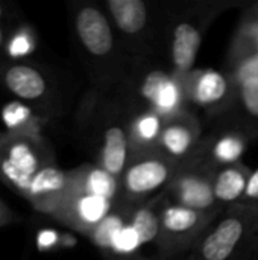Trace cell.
Wrapping results in <instances>:
<instances>
[{
    "label": "cell",
    "instance_id": "cell-12",
    "mask_svg": "<svg viewBox=\"0 0 258 260\" xmlns=\"http://www.w3.org/2000/svg\"><path fill=\"white\" fill-rule=\"evenodd\" d=\"M179 200L184 207L193 210H204L214 201V192L210 183L196 177H187L179 183Z\"/></svg>",
    "mask_w": 258,
    "mask_h": 260
},
{
    "label": "cell",
    "instance_id": "cell-20",
    "mask_svg": "<svg viewBox=\"0 0 258 260\" xmlns=\"http://www.w3.org/2000/svg\"><path fill=\"white\" fill-rule=\"evenodd\" d=\"M123 227V222L116 215H108L97 227L93 229V239L102 248H111L114 235Z\"/></svg>",
    "mask_w": 258,
    "mask_h": 260
},
{
    "label": "cell",
    "instance_id": "cell-21",
    "mask_svg": "<svg viewBox=\"0 0 258 260\" xmlns=\"http://www.w3.org/2000/svg\"><path fill=\"white\" fill-rule=\"evenodd\" d=\"M141 245V241L137 235V232L134 230V227L129 224V225H123L113 238V242H111V248L117 253H123V254H128V253H132L135 251L138 247Z\"/></svg>",
    "mask_w": 258,
    "mask_h": 260
},
{
    "label": "cell",
    "instance_id": "cell-19",
    "mask_svg": "<svg viewBox=\"0 0 258 260\" xmlns=\"http://www.w3.org/2000/svg\"><path fill=\"white\" fill-rule=\"evenodd\" d=\"M243 142L236 136L222 137L214 146V155L222 163H233L243 154Z\"/></svg>",
    "mask_w": 258,
    "mask_h": 260
},
{
    "label": "cell",
    "instance_id": "cell-26",
    "mask_svg": "<svg viewBox=\"0 0 258 260\" xmlns=\"http://www.w3.org/2000/svg\"><path fill=\"white\" fill-rule=\"evenodd\" d=\"M246 197L258 200V169L249 177V180L246 181V189H245Z\"/></svg>",
    "mask_w": 258,
    "mask_h": 260
},
{
    "label": "cell",
    "instance_id": "cell-22",
    "mask_svg": "<svg viewBox=\"0 0 258 260\" xmlns=\"http://www.w3.org/2000/svg\"><path fill=\"white\" fill-rule=\"evenodd\" d=\"M242 102L251 116L258 117V75H251L243 81Z\"/></svg>",
    "mask_w": 258,
    "mask_h": 260
},
{
    "label": "cell",
    "instance_id": "cell-5",
    "mask_svg": "<svg viewBox=\"0 0 258 260\" xmlns=\"http://www.w3.org/2000/svg\"><path fill=\"white\" fill-rule=\"evenodd\" d=\"M169 178V168L161 160H141L125 174L126 190L132 195H146L160 189Z\"/></svg>",
    "mask_w": 258,
    "mask_h": 260
},
{
    "label": "cell",
    "instance_id": "cell-6",
    "mask_svg": "<svg viewBox=\"0 0 258 260\" xmlns=\"http://www.w3.org/2000/svg\"><path fill=\"white\" fill-rule=\"evenodd\" d=\"M5 133L27 137H41L43 119L27 104L21 101H11L2 107L0 111Z\"/></svg>",
    "mask_w": 258,
    "mask_h": 260
},
{
    "label": "cell",
    "instance_id": "cell-9",
    "mask_svg": "<svg viewBox=\"0 0 258 260\" xmlns=\"http://www.w3.org/2000/svg\"><path fill=\"white\" fill-rule=\"evenodd\" d=\"M128 155V142L126 134L120 126H109L105 131L103 146L100 152V160L103 171L113 177L122 174Z\"/></svg>",
    "mask_w": 258,
    "mask_h": 260
},
{
    "label": "cell",
    "instance_id": "cell-2",
    "mask_svg": "<svg viewBox=\"0 0 258 260\" xmlns=\"http://www.w3.org/2000/svg\"><path fill=\"white\" fill-rule=\"evenodd\" d=\"M0 87L33 110L44 108L50 99L52 82L49 75L29 61L0 59Z\"/></svg>",
    "mask_w": 258,
    "mask_h": 260
},
{
    "label": "cell",
    "instance_id": "cell-10",
    "mask_svg": "<svg viewBox=\"0 0 258 260\" xmlns=\"http://www.w3.org/2000/svg\"><path fill=\"white\" fill-rule=\"evenodd\" d=\"M108 9L125 34H137L146 26L148 9L141 0H109Z\"/></svg>",
    "mask_w": 258,
    "mask_h": 260
},
{
    "label": "cell",
    "instance_id": "cell-27",
    "mask_svg": "<svg viewBox=\"0 0 258 260\" xmlns=\"http://www.w3.org/2000/svg\"><path fill=\"white\" fill-rule=\"evenodd\" d=\"M6 11H5V5L0 3V59H2V53H3V47H5V43H6V38H8V34L11 30V27H5L3 24V17H5Z\"/></svg>",
    "mask_w": 258,
    "mask_h": 260
},
{
    "label": "cell",
    "instance_id": "cell-23",
    "mask_svg": "<svg viewBox=\"0 0 258 260\" xmlns=\"http://www.w3.org/2000/svg\"><path fill=\"white\" fill-rule=\"evenodd\" d=\"M160 133V119L155 114H146L137 120V134L144 140H152Z\"/></svg>",
    "mask_w": 258,
    "mask_h": 260
},
{
    "label": "cell",
    "instance_id": "cell-4",
    "mask_svg": "<svg viewBox=\"0 0 258 260\" xmlns=\"http://www.w3.org/2000/svg\"><path fill=\"white\" fill-rule=\"evenodd\" d=\"M246 233V224L243 218L230 216L224 219L204 241L201 253L204 260H228Z\"/></svg>",
    "mask_w": 258,
    "mask_h": 260
},
{
    "label": "cell",
    "instance_id": "cell-11",
    "mask_svg": "<svg viewBox=\"0 0 258 260\" xmlns=\"http://www.w3.org/2000/svg\"><path fill=\"white\" fill-rule=\"evenodd\" d=\"M143 94L160 111L173 110L179 101L178 87L161 72H154L148 76L143 85Z\"/></svg>",
    "mask_w": 258,
    "mask_h": 260
},
{
    "label": "cell",
    "instance_id": "cell-18",
    "mask_svg": "<svg viewBox=\"0 0 258 260\" xmlns=\"http://www.w3.org/2000/svg\"><path fill=\"white\" fill-rule=\"evenodd\" d=\"M131 225L137 232L141 244H148V242L154 241L157 238L158 232H160L158 218L149 209H140L138 212H135Z\"/></svg>",
    "mask_w": 258,
    "mask_h": 260
},
{
    "label": "cell",
    "instance_id": "cell-7",
    "mask_svg": "<svg viewBox=\"0 0 258 260\" xmlns=\"http://www.w3.org/2000/svg\"><path fill=\"white\" fill-rule=\"evenodd\" d=\"M201 46V34L192 23H179L173 32L172 58L178 69L189 70L196 59Z\"/></svg>",
    "mask_w": 258,
    "mask_h": 260
},
{
    "label": "cell",
    "instance_id": "cell-17",
    "mask_svg": "<svg viewBox=\"0 0 258 260\" xmlns=\"http://www.w3.org/2000/svg\"><path fill=\"white\" fill-rule=\"evenodd\" d=\"M161 142L172 155L181 157L192 145V133L181 125H172L163 131Z\"/></svg>",
    "mask_w": 258,
    "mask_h": 260
},
{
    "label": "cell",
    "instance_id": "cell-1",
    "mask_svg": "<svg viewBox=\"0 0 258 260\" xmlns=\"http://www.w3.org/2000/svg\"><path fill=\"white\" fill-rule=\"evenodd\" d=\"M49 158L43 137L0 133V181L23 197L32 180L46 166Z\"/></svg>",
    "mask_w": 258,
    "mask_h": 260
},
{
    "label": "cell",
    "instance_id": "cell-25",
    "mask_svg": "<svg viewBox=\"0 0 258 260\" xmlns=\"http://www.w3.org/2000/svg\"><path fill=\"white\" fill-rule=\"evenodd\" d=\"M18 221H21L18 218V215L8 204H5L0 200V229L2 227H6V225H11V224H15Z\"/></svg>",
    "mask_w": 258,
    "mask_h": 260
},
{
    "label": "cell",
    "instance_id": "cell-24",
    "mask_svg": "<svg viewBox=\"0 0 258 260\" xmlns=\"http://www.w3.org/2000/svg\"><path fill=\"white\" fill-rule=\"evenodd\" d=\"M59 244H61V238H59L58 232L52 230V229H43L35 236V245H36L38 251H41V253H47V251L56 248Z\"/></svg>",
    "mask_w": 258,
    "mask_h": 260
},
{
    "label": "cell",
    "instance_id": "cell-15",
    "mask_svg": "<svg viewBox=\"0 0 258 260\" xmlns=\"http://www.w3.org/2000/svg\"><path fill=\"white\" fill-rule=\"evenodd\" d=\"M227 93L225 78L214 72H204L195 84V98L201 104H214L220 101Z\"/></svg>",
    "mask_w": 258,
    "mask_h": 260
},
{
    "label": "cell",
    "instance_id": "cell-3",
    "mask_svg": "<svg viewBox=\"0 0 258 260\" xmlns=\"http://www.w3.org/2000/svg\"><path fill=\"white\" fill-rule=\"evenodd\" d=\"M76 35L82 47L93 56H105L111 52L114 38L106 17L94 6H82L75 17Z\"/></svg>",
    "mask_w": 258,
    "mask_h": 260
},
{
    "label": "cell",
    "instance_id": "cell-14",
    "mask_svg": "<svg viewBox=\"0 0 258 260\" xmlns=\"http://www.w3.org/2000/svg\"><path fill=\"white\" fill-rule=\"evenodd\" d=\"M246 181L245 175L234 168H228L224 172H220L214 181L213 192L214 198L224 201V203H231L237 200L246 189Z\"/></svg>",
    "mask_w": 258,
    "mask_h": 260
},
{
    "label": "cell",
    "instance_id": "cell-13",
    "mask_svg": "<svg viewBox=\"0 0 258 260\" xmlns=\"http://www.w3.org/2000/svg\"><path fill=\"white\" fill-rule=\"evenodd\" d=\"M71 181L87 193L111 200L116 193V178L103 169H90L82 174L71 175Z\"/></svg>",
    "mask_w": 258,
    "mask_h": 260
},
{
    "label": "cell",
    "instance_id": "cell-16",
    "mask_svg": "<svg viewBox=\"0 0 258 260\" xmlns=\"http://www.w3.org/2000/svg\"><path fill=\"white\" fill-rule=\"evenodd\" d=\"M163 225L170 233H184L192 230L199 221V212L184 207L172 206L163 212Z\"/></svg>",
    "mask_w": 258,
    "mask_h": 260
},
{
    "label": "cell",
    "instance_id": "cell-8",
    "mask_svg": "<svg viewBox=\"0 0 258 260\" xmlns=\"http://www.w3.org/2000/svg\"><path fill=\"white\" fill-rule=\"evenodd\" d=\"M38 46V38H36V32L32 27V24L21 21L17 23L11 27L5 47H3V53H2V59L6 61H29L30 56L35 53Z\"/></svg>",
    "mask_w": 258,
    "mask_h": 260
}]
</instances>
